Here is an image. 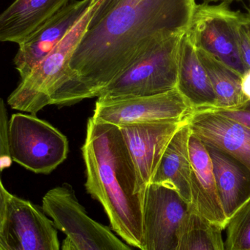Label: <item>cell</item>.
Masks as SVG:
<instances>
[{
	"label": "cell",
	"instance_id": "6da1fadb",
	"mask_svg": "<svg viewBox=\"0 0 250 250\" xmlns=\"http://www.w3.org/2000/svg\"><path fill=\"white\" fill-rule=\"evenodd\" d=\"M196 0H141L116 8L89 26L76 47L67 82L54 92L57 105L98 97L160 40L188 31Z\"/></svg>",
	"mask_w": 250,
	"mask_h": 250
},
{
	"label": "cell",
	"instance_id": "7a4b0ae2",
	"mask_svg": "<svg viewBox=\"0 0 250 250\" xmlns=\"http://www.w3.org/2000/svg\"><path fill=\"white\" fill-rule=\"evenodd\" d=\"M82 152L88 193L104 207L111 229L128 245L141 249L145 198L138 192L120 128L90 117Z\"/></svg>",
	"mask_w": 250,
	"mask_h": 250
},
{
	"label": "cell",
	"instance_id": "3957f363",
	"mask_svg": "<svg viewBox=\"0 0 250 250\" xmlns=\"http://www.w3.org/2000/svg\"><path fill=\"white\" fill-rule=\"evenodd\" d=\"M91 6L48 55L21 80L7 98L10 108L35 114L50 105L51 95L67 82L70 59L89 26Z\"/></svg>",
	"mask_w": 250,
	"mask_h": 250
},
{
	"label": "cell",
	"instance_id": "277c9868",
	"mask_svg": "<svg viewBox=\"0 0 250 250\" xmlns=\"http://www.w3.org/2000/svg\"><path fill=\"white\" fill-rule=\"evenodd\" d=\"M185 33L166 37L154 44L121 76L104 88L98 99L148 96L176 89L179 45Z\"/></svg>",
	"mask_w": 250,
	"mask_h": 250
},
{
	"label": "cell",
	"instance_id": "5b68a950",
	"mask_svg": "<svg viewBox=\"0 0 250 250\" xmlns=\"http://www.w3.org/2000/svg\"><path fill=\"white\" fill-rule=\"evenodd\" d=\"M7 144L10 160L27 170L48 174L66 160L68 141L57 128L35 114H13Z\"/></svg>",
	"mask_w": 250,
	"mask_h": 250
},
{
	"label": "cell",
	"instance_id": "8992f818",
	"mask_svg": "<svg viewBox=\"0 0 250 250\" xmlns=\"http://www.w3.org/2000/svg\"><path fill=\"white\" fill-rule=\"evenodd\" d=\"M242 14L226 2L197 4L187 33L195 48L208 53L243 77L250 70L239 47Z\"/></svg>",
	"mask_w": 250,
	"mask_h": 250
},
{
	"label": "cell",
	"instance_id": "52a82bcc",
	"mask_svg": "<svg viewBox=\"0 0 250 250\" xmlns=\"http://www.w3.org/2000/svg\"><path fill=\"white\" fill-rule=\"evenodd\" d=\"M42 209L78 250H132L108 227L88 215L68 184L47 192Z\"/></svg>",
	"mask_w": 250,
	"mask_h": 250
},
{
	"label": "cell",
	"instance_id": "ba28073f",
	"mask_svg": "<svg viewBox=\"0 0 250 250\" xmlns=\"http://www.w3.org/2000/svg\"><path fill=\"white\" fill-rule=\"evenodd\" d=\"M194 109L177 88L158 95L98 99L92 118L122 126L188 120Z\"/></svg>",
	"mask_w": 250,
	"mask_h": 250
},
{
	"label": "cell",
	"instance_id": "9c48e42d",
	"mask_svg": "<svg viewBox=\"0 0 250 250\" xmlns=\"http://www.w3.org/2000/svg\"><path fill=\"white\" fill-rule=\"evenodd\" d=\"M191 210V204L174 189L151 184L144 201L140 250H177Z\"/></svg>",
	"mask_w": 250,
	"mask_h": 250
},
{
	"label": "cell",
	"instance_id": "30bf717a",
	"mask_svg": "<svg viewBox=\"0 0 250 250\" xmlns=\"http://www.w3.org/2000/svg\"><path fill=\"white\" fill-rule=\"evenodd\" d=\"M57 229L42 209L12 195L0 229V250H60Z\"/></svg>",
	"mask_w": 250,
	"mask_h": 250
},
{
	"label": "cell",
	"instance_id": "8fae6325",
	"mask_svg": "<svg viewBox=\"0 0 250 250\" xmlns=\"http://www.w3.org/2000/svg\"><path fill=\"white\" fill-rule=\"evenodd\" d=\"M188 119L120 127L133 163L138 192L144 198L167 146Z\"/></svg>",
	"mask_w": 250,
	"mask_h": 250
},
{
	"label": "cell",
	"instance_id": "7c38bea8",
	"mask_svg": "<svg viewBox=\"0 0 250 250\" xmlns=\"http://www.w3.org/2000/svg\"><path fill=\"white\" fill-rule=\"evenodd\" d=\"M93 0H72L19 45L13 63L21 80L48 55L90 7Z\"/></svg>",
	"mask_w": 250,
	"mask_h": 250
},
{
	"label": "cell",
	"instance_id": "4fadbf2b",
	"mask_svg": "<svg viewBox=\"0 0 250 250\" xmlns=\"http://www.w3.org/2000/svg\"><path fill=\"white\" fill-rule=\"evenodd\" d=\"M188 124L204 145L229 153L250 170V129L212 108L194 111Z\"/></svg>",
	"mask_w": 250,
	"mask_h": 250
},
{
	"label": "cell",
	"instance_id": "5bb4252c",
	"mask_svg": "<svg viewBox=\"0 0 250 250\" xmlns=\"http://www.w3.org/2000/svg\"><path fill=\"white\" fill-rule=\"evenodd\" d=\"M189 151L192 166L191 207L206 220L223 230L228 220L219 198L211 157L206 146L192 132Z\"/></svg>",
	"mask_w": 250,
	"mask_h": 250
},
{
	"label": "cell",
	"instance_id": "9a60e30c",
	"mask_svg": "<svg viewBox=\"0 0 250 250\" xmlns=\"http://www.w3.org/2000/svg\"><path fill=\"white\" fill-rule=\"evenodd\" d=\"M206 147L212 163L220 204L229 220L250 199V170L229 153L215 147Z\"/></svg>",
	"mask_w": 250,
	"mask_h": 250
},
{
	"label": "cell",
	"instance_id": "2e32d148",
	"mask_svg": "<svg viewBox=\"0 0 250 250\" xmlns=\"http://www.w3.org/2000/svg\"><path fill=\"white\" fill-rule=\"evenodd\" d=\"M72 0H15L0 13V42L24 41Z\"/></svg>",
	"mask_w": 250,
	"mask_h": 250
},
{
	"label": "cell",
	"instance_id": "e0dca14e",
	"mask_svg": "<svg viewBox=\"0 0 250 250\" xmlns=\"http://www.w3.org/2000/svg\"><path fill=\"white\" fill-rule=\"evenodd\" d=\"M176 88L194 111L216 108L217 99L209 78L187 32L179 45Z\"/></svg>",
	"mask_w": 250,
	"mask_h": 250
},
{
	"label": "cell",
	"instance_id": "ac0fdd59",
	"mask_svg": "<svg viewBox=\"0 0 250 250\" xmlns=\"http://www.w3.org/2000/svg\"><path fill=\"white\" fill-rule=\"evenodd\" d=\"M190 135L188 121L175 134L167 146L151 183L174 189L189 204L192 172L189 151Z\"/></svg>",
	"mask_w": 250,
	"mask_h": 250
},
{
	"label": "cell",
	"instance_id": "d6986e66",
	"mask_svg": "<svg viewBox=\"0 0 250 250\" xmlns=\"http://www.w3.org/2000/svg\"><path fill=\"white\" fill-rule=\"evenodd\" d=\"M217 99V109L236 108L249 98L242 89V76L208 53L196 48Z\"/></svg>",
	"mask_w": 250,
	"mask_h": 250
},
{
	"label": "cell",
	"instance_id": "ffe728a7",
	"mask_svg": "<svg viewBox=\"0 0 250 250\" xmlns=\"http://www.w3.org/2000/svg\"><path fill=\"white\" fill-rule=\"evenodd\" d=\"M222 230L192 208L176 250H226Z\"/></svg>",
	"mask_w": 250,
	"mask_h": 250
},
{
	"label": "cell",
	"instance_id": "44dd1931",
	"mask_svg": "<svg viewBox=\"0 0 250 250\" xmlns=\"http://www.w3.org/2000/svg\"><path fill=\"white\" fill-rule=\"evenodd\" d=\"M226 250H250V199L228 220Z\"/></svg>",
	"mask_w": 250,
	"mask_h": 250
},
{
	"label": "cell",
	"instance_id": "7402d4cb",
	"mask_svg": "<svg viewBox=\"0 0 250 250\" xmlns=\"http://www.w3.org/2000/svg\"><path fill=\"white\" fill-rule=\"evenodd\" d=\"M212 109L217 114L230 119L250 129V99L236 108L230 109Z\"/></svg>",
	"mask_w": 250,
	"mask_h": 250
},
{
	"label": "cell",
	"instance_id": "603a6c76",
	"mask_svg": "<svg viewBox=\"0 0 250 250\" xmlns=\"http://www.w3.org/2000/svg\"><path fill=\"white\" fill-rule=\"evenodd\" d=\"M8 123L7 108L0 95V160L10 159L9 156L8 144H7Z\"/></svg>",
	"mask_w": 250,
	"mask_h": 250
},
{
	"label": "cell",
	"instance_id": "cb8c5ba5",
	"mask_svg": "<svg viewBox=\"0 0 250 250\" xmlns=\"http://www.w3.org/2000/svg\"><path fill=\"white\" fill-rule=\"evenodd\" d=\"M239 47H240L241 54L242 60L245 65L250 71V39L244 28L243 25H241L239 28Z\"/></svg>",
	"mask_w": 250,
	"mask_h": 250
},
{
	"label": "cell",
	"instance_id": "d4e9b609",
	"mask_svg": "<svg viewBox=\"0 0 250 250\" xmlns=\"http://www.w3.org/2000/svg\"><path fill=\"white\" fill-rule=\"evenodd\" d=\"M12 194L10 193L4 188L1 177H0V229L2 226L7 214V207L9 201L11 198Z\"/></svg>",
	"mask_w": 250,
	"mask_h": 250
},
{
	"label": "cell",
	"instance_id": "484cf974",
	"mask_svg": "<svg viewBox=\"0 0 250 250\" xmlns=\"http://www.w3.org/2000/svg\"><path fill=\"white\" fill-rule=\"evenodd\" d=\"M242 23L250 39V7H246V12L242 13Z\"/></svg>",
	"mask_w": 250,
	"mask_h": 250
},
{
	"label": "cell",
	"instance_id": "4316f807",
	"mask_svg": "<svg viewBox=\"0 0 250 250\" xmlns=\"http://www.w3.org/2000/svg\"><path fill=\"white\" fill-rule=\"evenodd\" d=\"M242 89L244 94L250 99V71L242 77Z\"/></svg>",
	"mask_w": 250,
	"mask_h": 250
},
{
	"label": "cell",
	"instance_id": "83f0119b",
	"mask_svg": "<svg viewBox=\"0 0 250 250\" xmlns=\"http://www.w3.org/2000/svg\"><path fill=\"white\" fill-rule=\"evenodd\" d=\"M62 250H78L77 248L73 245V242L70 240L68 238H66L63 241L62 246Z\"/></svg>",
	"mask_w": 250,
	"mask_h": 250
},
{
	"label": "cell",
	"instance_id": "f1b7e54d",
	"mask_svg": "<svg viewBox=\"0 0 250 250\" xmlns=\"http://www.w3.org/2000/svg\"><path fill=\"white\" fill-rule=\"evenodd\" d=\"M108 1V0H93L92 4H91V12L93 13L97 9L105 4Z\"/></svg>",
	"mask_w": 250,
	"mask_h": 250
},
{
	"label": "cell",
	"instance_id": "f546056e",
	"mask_svg": "<svg viewBox=\"0 0 250 250\" xmlns=\"http://www.w3.org/2000/svg\"><path fill=\"white\" fill-rule=\"evenodd\" d=\"M203 2L207 3H220L226 2L228 4H231L234 1H239V0H202Z\"/></svg>",
	"mask_w": 250,
	"mask_h": 250
},
{
	"label": "cell",
	"instance_id": "4dcf8cb0",
	"mask_svg": "<svg viewBox=\"0 0 250 250\" xmlns=\"http://www.w3.org/2000/svg\"><path fill=\"white\" fill-rule=\"evenodd\" d=\"M248 2H249L250 7V0H248Z\"/></svg>",
	"mask_w": 250,
	"mask_h": 250
}]
</instances>
